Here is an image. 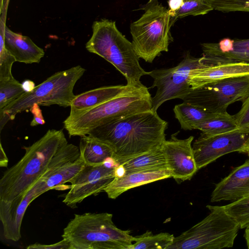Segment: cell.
I'll use <instances>...</instances> for the list:
<instances>
[{
	"label": "cell",
	"instance_id": "83f0119b",
	"mask_svg": "<svg viewBox=\"0 0 249 249\" xmlns=\"http://www.w3.org/2000/svg\"><path fill=\"white\" fill-rule=\"evenodd\" d=\"M25 92L22 84L14 77L0 80V110Z\"/></svg>",
	"mask_w": 249,
	"mask_h": 249
},
{
	"label": "cell",
	"instance_id": "484cf974",
	"mask_svg": "<svg viewBox=\"0 0 249 249\" xmlns=\"http://www.w3.org/2000/svg\"><path fill=\"white\" fill-rule=\"evenodd\" d=\"M175 236L167 232L153 234L147 231L140 236L135 237V243L131 249H167L173 243Z\"/></svg>",
	"mask_w": 249,
	"mask_h": 249
},
{
	"label": "cell",
	"instance_id": "9a60e30c",
	"mask_svg": "<svg viewBox=\"0 0 249 249\" xmlns=\"http://www.w3.org/2000/svg\"><path fill=\"white\" fill-rule=\"evenodd\" d=\"M37 197L31 189L25 196L11 200L0 199V220L4 238L17 242L21 238V226L25 211Z\"/></svg>",
	"mask_w": 249,
	"mask_h": 249
},
{
	"label": "cell",
	"instance_id": "e575fe53",
	"mask_svg": "<svg viewBox=\"0 0 249 249\" xmlns=\"http://www.w3.org/2000/svg\"><path fill=\"white\" fill-rule=\"evenodd\" d=\"M183 0H168L169 11L172 18L174 17L175 13L181 6Z\"/></svg>",
	"mask_w": 249,
	"mask_h": 249
},
{
	"label": "cell",
	"instance_id": "f546056e",
	"mask_svg": "<svg viewBox=\"0 0 249 249\" xmlns=\"http://www.w3.org/2000/svg\"><path fill=\"white\" fill-rule=\"evenodd\" d=\"M6 21L0 19V80L13 77L12 67L16 61L5 46Z\"/></svg>",
	"mask_w": 249,
	"mask_h": 249
},
{
	"label": "cell",
	"instance_id": "ac0fdd59",
	"mask_svg": "<svg viewBox=\"0 0 249 249\" xmlns=\"http://www.w3.org/2000/svg\"><path fill=\"white\" fill-rule=\"evenodd\" d=\"M171 177L169 169L131 173L120 177H115L104 191L109 198L116 199L132 188Z\"/></svg>",
	"mask_w": 249,
	"mask_h": 249
},
{
	"label": "cell",
	"instance_id": "7a4b0ae2",
	"mask_svg": "<svg viewBox=\"0 0 249 249\" xmlns=\"http://www.w3.org/2000/svg\"><path fill=\"white\" fill-rule=\"evenodd\" d=\"M166 121L152 109L110 120L87 135L108 145L116 164L160 147L166 140Z\"/></svg>",
	"mask_w": 249,
	"mask_h": 249
},
{
	"label": "cell",
	"instance_id": "d4e9b609",
	"mask_svg": "<svg viewBox=\"0 0 249 249\" xmlns=\"http://www.w3.org/2000/svg\"><path fill=\"white\" fill-rule=\"evenodd\" d=\"M234 115L227 112L195 124L193 129H198L201 132L210 135L225 133L237 129Z\"/></svg>",
	"mask_w": 249,
	"mask_h": 249
},
{
	"label": "cell",
	"instance_id": "f35d334b",
	"mask_svg": "<svg viewBox=\"0 0 249 249\" xmlns=\"http://www.w3.org/2000/svg\"><path fill=\"white\" fill-rule=\"evenodd\" d=\"M245 153H247L249 156V139L248 141V142H247V145L246 147Z\"/></svg>",
	"mask_w": 249,
	"mask_h": 249
},
{
	"label": "cell",
	"instance_id": "d6a6232c",
	"mask_svg": "<svg viewBox=\"0 0 249 249\" xmlns=\"http://www.w3.org/2000/svg\"><path fill=\"white\" fill-rule=\"evenodd\" d=\"M28 249H71L68 241L63 239L61 241L51 245H44L36 243L29 245Z\"/></svg>",
	"mask_w": 249,
	"mask_h": 249
},
{
	"label": "cell",
	"instance_id": "44dd1931",
	"mask_svg": "<svg viewBox=\"0 0 249 249\" xmlns=\"http://www.w3.org/2000/svg\"><path fill=\"white\" fill-rule=\"evenodd\" d=\"M85 165L80 157L76 160L67 163L57 168L47 177L41 178L31 188L37 197L51 189H56L70 182Z\"/></svg>",
	"mask_w": 249,
	"mask_h": 249
},
{
	"label": "cell",
	"instance_id": "52a82bcc",
	"mask_svg": "<svg viewBox=\"0 0 249 249\" xmlns=\"http://www.w3.org/2000/svg\"><path fill=\"white\" fill-rule=\"evenodd\" d=\"M210 213L192 228L175 237L167 249H221L233 246L240 227L223 206L208 205Z\"/></svg>",
	"mask_w": 249,
	"mask_h": 249
},
{
	"label": "cell",
	"instance_id": "d6986e66",
	"mask_svg": "<svg viewBox=\"0 0 249 249\" xmlns=\"http://www.w3.org/2000/svg\"><path fill=\"white\" fill-rule=\"evenodd\" d=\"M5 46L16 61L25 64L38 63L44 56L43 49L27 36L14 32L6 26Z\"/></svg>",
	"mask_w": 249,
	"mask_h": 249
},
{
	"label": "cell",
	"instance_id": "4fadbf2b",
	"mask_svg": "<svg viewBox=\"0 0 249 249\" xmlns=\"http://www.w3.org/2000/svg\"><path fill=\"white\" fill-rule=\"evenodd\" d=\"M173 134L165 140L161 147L165 157L168 169L175 179H190L198 170L195 160L192 142L194 136L179 139Z\"/></svg>",
	"mask_w": 249,
	"mask_h": 249
},
{
	"label": "cell",
	"instance_id": "8fae6325",
	"mask_svg": "<svg viewBox=\"0 0 249 249\" xmlns=\"http://www.w3.org/2000/svg\"><path fill=\"white\" fill-rule=\"evenodd\" d=\"M117 166L111 158L98 165L85 164L82 169L70 181V190L66 195L63 202L74 208L89 196H96L104 191L115 178Z\"/></svg>",
	"mask_w": 249,
	"mask_h": 249
},
{
	"label": "cell",
	"instance_id": "cb8c5ba5",
	"mask_svg": "<svg viewBox=\"0 0 249 249\" xmlns=\"http://www.w3.org/2000/svg\"><path fill=\"white\" fill-rule=\"evenodd\" d=\"M173 111L181 128L184 130H193V126L219 114L209 112L197 106L183 102L175 106Z\"/></svg>",
	"mask_w": 249,
	"mask_h": 249
},
{
	"label": "cell",
	"instance_id": "6da1fadb",
	"mask_svg": "<svg viewBox=\"0 0 249 249\" xmlns=\"http://www.w3.org/2000/svg\"><path fill=\"white\" fill-rule=\"evenodd\" d=\"M23 148L25 154L0 179V199L10 201L26 195L41 178L80 156L79 147L69 143L62 130L49 129Z\"/></svg>",
	"mask_w": 249,
	"mask_h": 249
},
{
	"label": "cell",
	"instance_id": "ab89813d",
	"mask_svg": "<svg viewBox=\"0 0 249 249\" xmlns=\"http://www.w3.org/2000/svg\"><path fill=\"white\" fill-rule=\"evenodd\" d=\"M158 2V0H149V1L147 3V4L145 5H151L152 4L156 3Z\"/></svg>",
	"mask_w": 249,
	"mask_h": 249
},
{
	"label": "cell",
	"instance_id": "4dcf8cb0",
	"mask_svg": "<svg viewBox=\"0 0 249 249\" xmlns=\"http://www.w3.org/2000/svg\"><path fill=\"white\" fill-rule=\"evenodd\" d=\"M213 10L222 12H249V0H211Z\"/></svg>",
	"mask_w": 249,
	"mask_h": 249
},
{
	"label": "cell",
	"instance_id": "9c48e42d",
	"mask_svg": "<svg viewBox=\"0 0 249 249\" xmlns=\"http://www.w3.org/2000/svg\"><path fill=\"white\" fill-rule=\"evenodd\" d=\"M249 96V76L231 78L192 89L182 99L184 102L215 114L227 112L229 105L242 103Z\"/></svg>",
	"mask_w": 249,
	"mask_h": 249
},
{
	"label": "cell",
	"instance_id": "4316f807",
	"mask_svg": "<svg viewBox=\"0 0 249 249\" xmlns=\"http://www.w3.org/2000/svg\"><path fill=\"white\" fill-rule=\"evenodd\" d=\"M211 0H183L180 8L172 18L173 23L178 18L188 16L205 15L213 10Z\"/></svg>",
	"mask_w": 249,
	"mask_h": 249
},
{
	"label": "cell",
	"instance_id": "e0dca14e",
	"mask_svg": "<svg viewBox=\"0 0 249 249\" xmlns=\"http://www.w3.org/2000/svg\"><path fill=\"white\" fill-rule=\"evenodd\" d=\"M249 76V63L220 64L192 70L188 83L192 89L224 79Z\"/></svg>",
	"mask_w": 249,
	"mask_h": 249
},
{
	"label": "cell",
	"instance_id": "ba28073f",
	"mask_svg": "<svg viewBox=\"0 0 249 249\" xmlns=\"http://www.w3.org/2000/svg\"><path fill=\"white\" fill-rule=\"evenodd\" d=\"M145 12L130 24L132 44L139 57L152 63L162 52H168L173 23L169 9L158 2L142 8Z\"/></svg>",
	"mask_w": 249,
	"mask_h": 249
},
{
	"label": "cell",
	"instance_id": "1f68e13d",
	"mask_svg": "<svg viewBox=\"0 0 249 249\" xmlns=\"http://www.w3.org/2000/svg\"><path fill=\"white\" fill-rule=\"evenodd\" d=\"M234 117L238 129L249 132V96L242 103L241 108Z\"/></svg>",
	"mask_w": 249,
	"mask_h": 249
},
{
	"label": "cell",
	"instance_id": "30bf717a",
	"mask_svg": "<svg viewBox=\"0 0 249 249\" xmlns=\"http://www.w3.org/2000/svg\"><path fill=\"white\" fill-rule=\"evenodd\" d=\"M201 62V57L196 58L188 53L176 66L169 69H155L148 71L153 79L151 88L156 87L152 98V110L157 111L165 102L174 99H182L192 89L188 83L192 70L206 67Z\"/></svg>",
	"mask_w": 249,
	"mask_h": 249
},
{
	"label": "cell",
	"instance_id": "8d00e7d4",
	"mask_svg": "<svg viewBox=\"0 0 249 249\" xmlns=\"http://www.w3.org/2000/svg\"><path fill=\"white\" fill-rule=\"evenodd\" d=\"M23 88L25 92H30L35 88L34 82L30 80H26L22 83Z\"/></svg>",
	"mask_w": 249,
	"mask_h": 249
},
{
	"label": "cell",
	"instance_id": "f1b7e54d",
	"mask_svg": "<svg viewBox=\"0 0 249 249\" xmlns=\"http://www.w3.org/2000/svg\"><path fill=\"white\" fill-rule=\"evenodd\" d=\"M223 207L238 223L240 229L249 227V196L233 201Z\"/></svg>",
	"mask_w": 249,
	"mask_h": 249
},
{
	"label": "cell",
	"instance_id": "277c9868",
	"mask_svg": "<svg viewBox=\"0 0 249 249\" xmlns=\"http://www.w3.org/2000/svg\"><path fill=\"white\" fill-rule=\"evenodd\" d=\"M107 213L75 214L63 230L71 249H131L135 237L118 229Z\"/></svg>",
	"mask_w": 249,
	"mask_h": 249
},
{
	"label": "cell",
	"instance_id": "5b68a950",
	"mask_svg": "<svg viewBox=\"0 0 249 249\" xmlns=\"http://www.w3.org/2000/svg\"><path fill=\"white\" fill-rule=\"evenodd\" d=\"M92 29L86 49L113 65L125 77L127 85H142L140 79L148 75V71L141 66L132 42L118 30L115 22L107 19L96 20Z\"/></svg>",
	"mask_w": 249,
	"mask_h": 249
},
{
	"label": "cell",
	"instance_id": "836d02e7",
	"mask_svg": "<svg viewBox=\"0 0 249 249\" xmlns=\"http://www.w3.org/2000/svg\"><path fill=\"white\" fill-rule=\"evenodd\" d=\"M39 106L37 104H34L29 109L34 117L30 124L32 126L44 124L45 123Z\"/></svg>",
	"mask_w": 249,
	"mask_h": 249
},
{
	"label": "cell",
	"instance_id": "3957f363",
	"mask_svg": "<svg viewBox=\"0 0 249 249\" xmlns=\"http://www.w3.org/2000/svg\"><path fill=\"white\" fill-rule=\"evenodd\" d=\"M152 97L143 84L132 86L117 96L92 108L69 115L63 124L70 137H82L110 120L152 109Z\"/></svg>",
	"mask_w": 249,
	"mask_h": 249
},
{
	"label": "cell",
	"instance_id": "2e32d148",
	"mask_svg": "<svg viewBox=\"0 0 249 249\" xmlns=\"http://www.w3.org/2000/svg\"><path fill=\"white\" fill-rule=\"evenodd\" d=\"M249 196V159L215 186L211 201H235Z\"/></svg>",
	"mask_w": 249,
	"mask_h": 249
},
{
	"label": "cell",
	"instance_id": "8992f818",
	"mask_svg": "<svg viewBox=\"0 0 249 249\" xmlns=\"http://www.w3.org/2000/svg\"><path fill=\"white\" fill-rule=\"evenodd\" d=\"M86 70L80 65L58 71L30 92L20 97L0 110V122L6 124L19 113L29 110L35 104L49 106L57 105L67 107L75 97L73 89Z\"/></svg>",
	"mask_w": 249,
	"mask_h": 249
},
{
	"label": "cell",
	"instance_id": "7c38bea8",
	"mask_svg": "<svg viewBox=\"0 0 249 249\" xmlns=\"http://www.w3.org/2000/svg\"><path fill=\"white\" fill-rule=\"evenodd\" d=\"M249 139V132L238 129L214 135L201 132L192 145L198 169L227 154L245 153Z\"/></svg>",
	"mask_w": 249,
	"mask_h": 249
},
{
	"label": "cell",
	"instance_id": "7402d4cb",
	"mask_svg": "<svg viewBox=\"0 0 249 249\" xmlns=\"http://www.w3.org/2000/svg\"><path fill=\"white\" fill-rule=\"evenodd\" d=\"M121 165L124 175L138 172L168 169L161 146L125 161Z\"/></svg>",
	"mask_w": 249,
	"mask_h": 249
},
{
	"label": "cell",
	"instance_id": "d590c367",
	"mask_svg": "<svg viewBox=\"0 0 249 249\" xmlns=\"http://www.w3.org/2000/svg\"><path fill=\"white\" fill-rule=\"evenodd\" d=\"M8 163V159L2 147V144H0V166L7 167Z\"/></svg>",
	"mask_w": 249,
	"mask_h": 249
},
{
	"label": "cell",
	"instance_id": "5bb4252c",
	"mask_svg": "<svg viewBox=\"0 0 249 249\" xmlns=\"http://www.w3.org/2000/svg\"><path fill=\"white\" fill-rule=\"evenodd\" d=\"M201 62L206 66L230 63H249V38H224L218 43L201 44Z\"/></svg>",
	"mask_w": 249,
	"mask_h": 249
},
{
	"label": "cell",
	"instance_id": "74e56055",
	"mask_svg": "<svg viewBox=\"0 0 249 249\" xmlns=\"http://www.w3.org/2000/svg\"><path fill=\"white\" fill-rule=\"evenodd\" d=\"M244 237L246 241L247 246L249 249V227L245 229Z\"/></svg>",
	"mask_w": 249,
	"mask_h": 249
},
{
	"label": "cell",
	"instance_id": "ffe728a7",
	"mask_svg": "<svg viewBox=\"0 0 249 249\" xmlns=\"http://www.w3.org/2000/svg\"><path fill=\"white\" fill-rule=\"evenodd\" d=\"M130 86L117 85L98 88L75 95L71 105L70 115L96 107L121 93Z\"/></svg>",
	"mask_w": 249,
	"mask_h": 249
},
{
	"label": "cell",
	"instance_id": "603a6c76",
	"mask_svg": "<svg viewBox=\"0 0 249 249\" xmlns=\"http://www.w3.org/2000/svg\"><path fill=\"white\" fill-rule=\"evenodd\" d=\"M81 137L79 147L85 164L98 165L112 158V150L107 144L88 135Z\"/></svg>",
	"mask_w": 249,
	"mask_h": 249
}]
</instances>
